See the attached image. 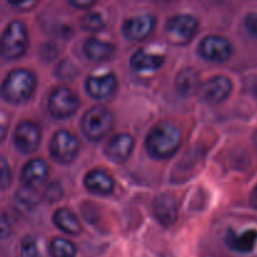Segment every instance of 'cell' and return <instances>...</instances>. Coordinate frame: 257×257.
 Wrapping results in <instances>:
<instances>
[{
    "label": "cell",
    "mask_w": 257,
    "mask_h": 257,
    "mask_svg": "<svg viewBox=\"0 0 257 257\" xmlns=\"http://www.w3.org/2000/svg\"><path fill=\"white\" fill-rule=\"evenodd\" d=\"M48 176V166L43 160H32L25 165L22 172V180L25 186L37 187L42 185Z\"/></svg>",
    "instance_id": "obj_17"
},
{
    "label": "cell",
    "mask_w": 257,
    "mask_h": 257,
    "mask_svg": "<svg viewBox=\"0 0 257 257\" xmlns=\"http://www.w3.org/2000/svg\"><path fill=\"white\" fill-rule=\"evenodd\" d=\"M10 183H12V170L8 161L0 156V188L5 190L9 187Z\"/></svg>",
    "instance_id": "obj_25"
},
{
    "label": "cell",
    "mask_w": 257,
    "mask_h": 257,
    "mask_svg": "<svg viewBox=\"0 0 257 257\" xmlns=\"http://www.w3.org/2000/svg\"><path fill=\"white\" fill-rule=\"evenodd\" d=\"M181 145V133L170 123H160L151 130L146 140L148 155L155 160H166L175 155Z\"/></svg>",
    "instance_id": "obj_1"
},
{
    "label": "cell",
    "mask_w": 257,
    "mask_h": 257,
    "mask_svg": "<svg viewBox=\"0 0 257 257\" xmlns=\"http://www.w3.org/2000/svg\"><path fill=\"white\" fill-rule=\"evenodd\" d=\"M253 142H255V146H256V148H257V132L255 133V136H253Z\"/></svg>",
    "instance_id": "obj_33"
},
{
    "label": "cell",
    "mask_w": 257,
    "mask_h": 257,
    "mask_svg": "<svg viewBox=\"0 0 257 257\" xmlns=\"http://www.w3.org/2000/svg\"><path fill=\"white\" fill-rule=\"evenodd\" d=\"M232 48L230 42L222 37H207L201 42L200 54L212 63H225L231 57Z\"/></svg>",
    "instance_id": "obj_8"
},
{
    "label": "cell",
    "mask_w": 257,
    "mask_h": 257,
    "mask_svg": "<svg viewBox=\"0 0 257 257\" xmlns=\"http://www.w3.org/2000/svg\"><path fill=\"white\" fill-rule=\"evenodd\" d=\"M55 226L65 233L69 235H79L82 231V226H80L79 221H78L77 216L72 212V211L67 210V208H60L54 213Z\"/></svg>",
    "instance_id": "obj_19"
},
{
    "label": "cell",
    "mask_w": 257,
    "mask_h": 257,
    "mask_svg": "<svg viewBox=\"0 0 257 257\" xmlns=\"http://www.w3.org/2000/svg\"><path fill=\"white\" fill-rule=\"evenodd\" d=\"M117 80L113 74L90 77L87 80V92L94 99H107L114 93Z\"/></svg>",
    "instance_id": "obj_13"
},
{
    "label": "cell",
    "mask_w": 257,
    "mask_h": 257,
    "mask_svg": "<svg viewBox=\"0 0 257 257\" xmlns=\"http://www.w3.org/2000/svg\"><path fill=\"white\" fill-rule=\"evenodd\" d=\"M198 30V22L191 15L182 14L171 18L166 25V32L171 40L178 44L187 43L195 37Z\"/></svg>",
    "instance_id": "obj_7"
},
{
    "label": "cell",
    "mask_w": 257,
    "mask_h": 257,
    "mask_svg": "<svg viewBox=\"0 0 257 257\" xmlns=\"http://www.w3.org/2000/svg\"><path fill=\"white\" fill-rule=\"evenodd\" d=\"M85 187L97 195H109L113 191V180L100 170H93L85 176Z\"/></svg>",
    "instance_id": "obj_18"
},
{
    "label": "cell",
    "mask_w": 257,
    "mask_h": 257,
    "mask_svg": "<svg viewBox=\"0 0 257 257\" xmlns=\"http://www.w3.org/2000/svg\"><path fill=\"white\" fill-rule=\"evenodd\" d=\"M80 25L83 29L88 30V32H98L104 27V20H103L102 15L98 13H89L82 18Z\"/></svg>",
    "instance_id": "obj_23"
},
{
    "label": "cell",
    "mask_w": 257,
    "mask_h": 257,
    "mask_svg": "<svg viewBox=\"0 0 257 257\" xmlns=\"http://www.w3.org/2000/svg\"><path fill=\"white\" fill-rule=\"evenodd\" d=\"M50 255L53 257H75V247L64 238H54L50 243Z\"/></svg>",
    "instance_id": "obj_22"
},
{
    "label": "cell",
    "mask_w": 257,
    "mask_h": 257,
    "mask_svg": "<svg viewBox=\"0 0 257 257\" xmlns=\"http://www.w3.org/2000/svg\"><path fill=\"white\" fill-rule=\"evenodd\" d=\"M155 28V18L150 14L137 15L127 20L123 25V34L131 40H143L152 33Z\"/></svg>",
    "instance_id": "obj_11"
},
{
    "label": "cell",
    "mask_w": 257,
    "mask_h": 257,
    "mask_svg": "<svg viewBox=\"0 0 257 257\" xmlns=\"http://www.w3.org/2000/svg\"><path fill=\"white\" fill-rule=\"evenodd\" d=\"M78 104L79 102L74 93L65 87H59L53 90L48 102L50 114L58 119L70 117L77 110Z\"/></svg>",
    "instance_id": "obj_5"
},
{
    "label": "cell",
    "mask_w": 257,
    "mask_h": 257,
    "mask_svg": "<svg viewBox=\"0 0 257 257\" xmlns=\"http://www.w3.org/2000/svg\"><path fill=\"white\" fill-rule=\"evenodd\" d=\"M113 125L112 113L103 107H94L83 117V132L89 140L98 141L108 135Z\"/></svg>",
    "instance_id": "obj_4"
},
{
    "label": "cell",
    "mask_w": 257,
    "mask_h": 257,
    "mask_svg": "<svg viewBox=\"0 0 257 257\" xmlns=\"http://www.w3.org/2000/svg\"><path fill=\"white\" fill-rule=\"evenodd\" d=\"M40 142V131L35 123L23 122L18 125L14 135V143L23 153H32Z\"/></svg>",
    "instance_id": "obj_9"
},
{
    "label": "cell",
    "mask_w": 257,
    "mask_h": 257,
    "mask_svg": "<svg viewBox=\"0 0 257 257\" xmlns=\"http://www.w3.org/2000/svg\"><path fill=\"white\" fill-rule=\"evenodd\" d=\"M28 47V34L22 22H13L8 25L0 42V52L7 59H18Z\"/></svg>",
    "instance_id": "obj_3"
},
{
    "label": "cell",
    "mask_w": 257,
    "mask_h": 257,
    "mask_svg": "<svg viewBox=\"0 0 257 257\" xmlns=\"http://www.w3.org/2000/svg\"><path fill=\"white\" fill-rule=\"evenodd\" d=\"M246 28L247 32L250 33L251 37L257 39V13H251L246 18Z\"/></svg>",
    "instance_id": "obj_27"
},
{
    "label": "cell",
    "mask_w": 257,
    "mask_h": 257,
    "mask_svg": "<svg viewBox=\"0 0 257 257\" xmlns=\"http://www.w3.org/2000/svg\"><path fill=\"white\" fill-rule=\"evenodd\" d=\"M73 7L80 8V9H84V8L92 7L95 3V0H68Z\"/></svg>",
    "instance_id": "obj_30"
},
{
    "label": "cell",
    "mask_w": 257,
    "mask_h": 257,
    "mask_svg": "<svg viewBox=\"0 0 257 257\" xmlns=\"http://www.w3.org/2000/svg\"><path fill=\"white\" fill-rule=\"evenodd\" d=\"M35 88V78L24 69L13 70L2 85V95L7 102L19 104L32 97Z\"/></svg>",
    "instance_id": "obj_2"
},
{
    "label": "cell",
    "mask_w": 257,
    "mask_h": 257,
    "mask_svg": "<svg viewBox=\"0 0 257 257\" xmlns=\"http://www.w3.org/2000/svg\"><path fill=\"white\" fill-rule=\"evenodd\" d=\"M153 211L157 217V220L163 226H171L177 220V205H176L175 198L171 195L157 196L153 205Z\"/></svg>",
    "instance_id": "obj_14"
},
{
    "label": "cell",
    "mask_w": 257,
    "mask_h": 257,
    "mask_svg": "<svg viewBox=\"0 0 257 257\" xmlns=\"http://www.w3.org/2000/svg\"><path fill=\"white\" fill-rule=\"evenodd\" d=\"M7 128H8V117L4 112L0 110V141L5 137L7 135Z\"/></svg>",
    "instance_id": "obj_29"
},
{
    "label": "cell",
    "mask_w": 257,
    "mask_h": 257,
    "mask_svg": "<svg viewBox=\"0 0 257 257\" xmlns=\"http://www.w3.org/2000/svg\"><path fill=\"white\" fill-rule=\"evenodd\" d=\"M255 90H256V94H257V82H256V85H255Z\"/></svg>",
    "instance_id": "obj_34"
},
{
    "label": "cell",
    "mask_w": 257,
    "mask_h": 257,
    "mask_svg": "<svg viewBox=\"0 0 257 257\" xmlns=\"http://www.w3.org/2000/svg\"><path fill=\"white\" fill-rule=\"evenodd\" d=\"M84 52L89 59L94 60V62H102V60L108 59L113 54L114 47L109 44V43L92 38V39H89L85 43Z\"/></svg>",
    "instance_id": "obj_20"
},
{
    "label": "cell",
    "mask_w": 257,
    "mask_h": 257,
    "mask_svg": "<svg viewBox=\"0 0 257 257\" xmlns=\"http://www.w3.org/2000/svg\"><path fill=\"white\" fill-rule=\"evenodd\" d=\"M39 248H38L37 241L33 237H27L23 240L22 243V255L23 257H39Z\"/></svg>",
    "instance_id": "obj_26"
},
{
    "label": "cell",
    "mask_w": 257,
    "mask_h": 257,
    "mask_svg": "<svg viewBox=\"0 0 257 257\" xmlns=\"http://www.w3.org/2000/svg\"><path fill=\"white\" fill-rule=\"evenodd\" d=\"M176 87H177L178 93L183 97L193 94L198 89V75L191 68L183 69L178 74L177 80H176Z\"/></svg>",
    "instance_id": "obj_21"
},
{
    "label": "cell",
    "mask_w": 257,
    "mask_h": 257,
    "mask_svg": "<svg viewBox=\"0 0 257 257\" xmlns=\"http://www.w3.org/2000/svg\"><path fill=\"white\" fill-rule=\"evenodd\" d=\"M163 62H165V59H163L162 55L150 53L146 49H140L133 54L132 59H131V65L137 72L148 73L160 69Z\"/></svg>",
    "instance_id": "obj_16"
},
{
    "label": "cell",
    "mask_w": 257,
    "mask_h": 257,
    "mask_svg": "<svg viewBox=\"0 0 257 257\" xmlns=\"http://www.w3.org/2000/svg\"><path fill=\"white\" fill-rule=\"evenodd\" d=\"M79 148L78 140L67 131H59L50 142V155L53 160L68 165L75 158Z\"/></svg>",
    "instance_id": "obj_6"
},
{
    "label": "cell",
    "mask_w": 257,
    "mask_h": 257,
    "mask_svg": "<svg viewBox=\"0 0 257 257\" xmlns=\"http://www.w3.org/2000/svg\"><path fill=\"white\" fill-rule=\"evenodd\" d=\"M231 87V82L226 77H215L200 88V94L206 102L217 104L230 95Z\"/></svg>",
    "instance_id": "obj_10"
},
{
    "label": "cell",
    "mask_w": 257,
    "mask_h": 257,
    "mask_svg": "<svg viewBox=\"0 0 257 257\" xmlns=\"http://www.w3.org/2000/svg\"><path fill=\"white\" fill-rule=\"evenodd\" d=\"M14 7H19V8H24V7H29L34 0H9Z\"/></svg>",
    "instance_id": "obj_31"
},
{
    "label": "cell",
    "mask_w": 257,
    "mask_h": 257,
    "mask_svg": "<svg viewBox=\"0 0 257 257\" xmlns=\"http://www.w3.org/2000/svg\"><path fill=\"white\" fill-rule=\"evenodd\" d=\"M17 201L20 206L28 208V210L34 207L35 203H37V196H35L33 187L25 186V187H23V190L18 191Z\"/></svg>",
    "instance_id": "obj_24"
},
{
    "label": "cell",
    "mask_w": 257,
    "mask_h": 257,
    "mask_svg": "<svg viewBox=\"0 0 257 257\" xmlns=\"http://www.w3.org/2000/svg\"><path fill=\"white\" fill-rule=\"evenodd\" d=\"M133 146H135L133 138L130 135L123 133V135L115 136L108 142L105 153L113 162L122 163L130 158Z\"/></svg>",
    "instance_id": "obj_12"
},
{
    "label": "cell",
    "mask_w": 257,
    "mask_h": 257,
    "mask_svg": "<svg viewBox=\"0 0 257 257\" xmlns=\"http://www.w3.org/2000/svg\"><path fill=\"white\" fill-rule=\"evenodd\" d=\"M12 233V225L5 216L0 215V240L9 237Z\"/></svg>",
    "instance_id": "obj_28"
},
{
    "label": "cell",
    "mask_w": 257,
    "mask_h": 257,
    "mask_svg": "<svg viewBox=\"0 0 257 257\" xmlns=\"http://www.w3.org/2000/svg\"><path fill=\"white\" fill-rule=\"evenodd\" d=\"M250 203H251V206H252L253 208H256V210H257V186L255 188H253L252 192H251Z\"/></svg>",
    "instance_id": "obj_32"
},
{
    "label": "cell",
    "mask_w": 257,
    "mask_h": 257,
    "mask_svg": "<svg viewBox=\"0 0 257 257\" xmlns=\"http://www.w3.org/2000/svg\"><path fill=\"white\" fill-rule=\"evenodd\" d=\"M257 242V231L247 230L237 233L233 230H228L226 235V243L232 251L240 253L251 252Z\"/></svg>",
    "instance_id": "obj_15"
}]
</instances>
